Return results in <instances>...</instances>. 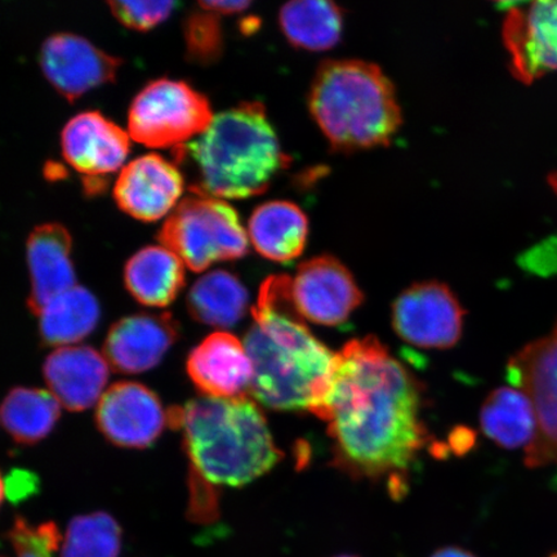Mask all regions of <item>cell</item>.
Returning <instances> with one entry per match:
<instances>
[{
	"label": "cell",
	"instance_id": "44dd1931",
	"mask_svg": "<svg viewBox=\"0 0 557 557\" xmlns=\"http://www.w3.org/2000/svg\"><path fill=\"white\" fill-rule=\"evenodd\" d=\"M124 284L137 302L166 308L185 287L184 262L163 246L145 247L125 263Z\"/></svg>",
	"mask_w": 557,
	"mask_h": 557
},
{
	"label": "cell",
	"instance_id": "7a4b0ae2",
	"mask_svg": "<svg viewBox=\"0 0 557 557\" xmlns=\"http://www.w3.org/2000/svg\"><path fill=\"white\" fill-rule=\"evenodd\" d=\"M252 317L243 343L253 368L249 395L269 409L317 416L330 392L338 354L306 325L292 295V277L269 276Z\"/></svg>",
	"mask_w": 557,
	"mask_h": 557
},
{
	"label": "cell",
	"instance_id": "4dcf8cb0",
	"mask_svg": "<svg viewBox=\"0 0 557 557\" xmlns=\"http://www.w3.org/2000/svg\"><path fill=\"white\" fill-rule=\"evenodd\" d=\"M207 9L218 12L219 15H234V13L247 10L250 5L249 2H221V0H214V2H200Z\"/></svg>",
	"mask_w": 557,
	"mask_h": 557
},
{
	"label": "cell",
	"instance_id": "d6a6232c",
	"mask_svg": "<svg viewBox=\"0 0 557 557\" xmlns=\"http://www.w3.org/2000/svg\"><path fill=\"white\" fill-rule=\"evenodd\" d=\"M4 493H5V485H4L2 475H0V505H2V503H3Z\"/></svg>",
	"mask_w": 557,
	"mask_h": 557
},
{
	"label": "cell",
	"instance_id": "603a6c76",
	"mask_svg": "<svg viewBox=\"0 0 557 557\" xmlns=\"http://www.w3.org/2000/svg\"><path fill=\"white\" fill-rule=\"evenodd\" d=\"M186 305L197 322L226 330L246 315L249 295L238 276L225 270H214L194 283Z\"/></svg>",
	"mask_w": 557,
	"mask_h": 557
},
{
	"label": "cell",
	"instance_id": "9a60e30c",
	"mask_svg": "<svg viewBox=\"0 0 557 557\" xmlns=\"http://www.w3.org/2000/svg\"><path fill=\"white\" fill-rule=\"evenodd\" d=\"M178 337L180 324L170 312L136 313L111 326L104 339V359L120 373L148 372L163 360Z\"/></svg>",
	"mask_w": 557,
	"mask_h": 557
},
{
	"label": "cell",
	"instance_id": "83f0119b",
	"mask_svg": "<svg viewBox=\"0 0 557 557\" xmlns=\"http://www.w3.org/2000/svg\"><path fill=\"white\" fill-rule=\"evenodd\" d=\"M198 7L186 18V50L190 60L198 64H208L218 60L222 52L221 15L200 2Z\"/></svg>",
	"mask_w": 557,
	"mask_h": 557
},
{
	"label": "cell",
	"instance_id": "ffe728a7",
	"mask_svg": "<svg viewBox=\"0 0 557 557\" xmlns=\"http://www.w3.org/2000/svg\"><path fill=\"white\" fill-rule=\"evenodd\" d=\"M308 234V218L292 201H268L257 207L249 219L250 242L257 252L271 261L296 260L304 252Z\"/></svg>",
	"mask_w": 557,
	"mask_h": 557
},
{
	"label": "cell",
	"instance_id": "d4e9b609",
	"mask_svg": "<svg viewBox=\"0 0 557 557\" xmlns=\"http://www.w3.org/2000/svg\"><path fill=\"white\" fill-rule=\"evenodd\" d=\"M278 20L292 45L318 52L330 50L339 40L344 12L326 0H296L282 7Z\"/></svg>",
	"mask_w": 557,
	"mask_h": 557
},
{
	"label": "cell",
	"instance_id": "3957f363",
	"mask_svg": "<svg viewBox=\"0 0 557 557\" xmlns=\"http://www.w3.org/2000/svg\"><path fill=\"white\" fill-rule=\"evenodd\" d=\"M173 151L174 159L194 173L190 191L222 200L267 191L288 165L260 102L222 111L203 134Z\"/></svg>",
	"mask_w": 557,
	"mask_h": 557
},
{
	"label": "cell",
	"instance_id": "cb8c5ba5",
	"mask_svg": "<svg viewBox=\"0 0 557 557\" xmlns=\"http://www.w3.org/2000/svg\"><path fill=\"white\" fill-rule=\"evenodd\" d=\"M41 344L48 347L78 344L99 325L97 298L85 287H76L52 299L39 313Z\"/></svg>",
	"mask_w": 557,
	"mask_h": 557
},
{
	"label": "cell",
	"instance_id": "9c48e42d",
	"mask_svg": "<svg viewBox=\"0 0 557 557\" xmlns=\"http://www.w3.org/2000/svg\"><path fill=\"white\" fill-rule=\"evenodd\" d=\"M465 310L448 285L413 284L395 299L393 326L407 344L447 350L462 337Z\"/></svg>",
	"mask_w": 557,
	"mask_h": 557
},
{
	"label": "cell",
	"instance_id": "4fadbf2b",
	"mask_svg": "<svg viewBox=\"0 0 557 557\" xmlns=\"http://www.w3.org/2000/svg\"><path fill=\"white\" fill-rule=\"evenodd\" d=\"M505 44L511 67L531 83L557 70V0H541L508 12Z\"/></svg>",
	"mask_w": 557,
	"mask_h": 557
},
{
	"label": "cell",
	"instance_id": "8992f818",
	"mask_svg": "<svg viewBox=\"0 0 557 557\" xmlns=\"http://www.w3.org/2000/svg\"><path fill=\"white\" fill-rule=\"evenodd\" d=\"M158 240L195 273L215 262L239 260L248 250L238 212L225 200L197 194L173 209Z\"/></svg>",
	"mask_w": 557,
	"mask_h": 557
},
{
	"label": "cell",
	"instance_id": "f546056e",
	"mask_svg": "<svg viewBox=\"0 0 557 557\" xmlns=\"http://www.w3.org/2000/svg\"><path fill=\"white\" fill-rule=\"evenodd\" d=\"M117 21L132 30L148 32L162 24L176 9V2H109Z\"/></svg>",
	"mask_w": 557,
	"mask_h": 557
},
{
	"label": "cell",
	"instance_id": "6da1fadb",
	"mask_svg": "<svg viewBox=\"0 0 557 557\" xmlns=\"http://www.w3.org/2000/svg\"><path fill=\"white\" fill-rule=\"evenodd\" d=\"M421 383L373 336L338 352L317 417L329 423L334 465L354 478H387L403 487L429 442Z\"/></svg>",
	"mask_w": 557,
	"mask_h": 557
},
{
	"label": "cell",
	"instance_id": "ba28073f",
	"mask_svg": "<svg viewBox=\"0 0 557 557\" xmlns=\"http://www.w3.org/2000/svg\"><path fill=\"white\" fill-rule=\"evenodd\" d=\"M507 380L531 400L537 417V435L524 450L529 469L557 465V322L545 337L515 352Z\"/></svg>",
	"mask_w": 557,
	"mask_h": 557
},
{
	"label": "cell",
	"instance_id": "f1b7e54d",
	"mask_svg": "<svg viewBox=\"0 0 557 557\" xmlns=\"http://www.w3.org/2000/svg\"><path fill=\"white\" fill-rule=\"evenodd\" d=\"M7 540L16 557H53L60 547L61 533L53 521L34 525L24 518H16Z\"/></svg>",
	"mask_w": 557,
	"mask_h": 557
},
{
	"label": "cell",
	"instance_id": "8fae6325",
	"mask_svg": "<svg viewBox=\"0 0 557 557\" xmlns=\"http://www.w3.org/2000/svg\"><path fill=\"white\" fill-rule=\"evenodd\" d=\"M292 295L305 320L329 326L345 323L364 299L350 271L331 256L301 263Z\"/></svg>",
	"mask_w": 557,
	"mask_h": 557
},
{
	"label": "cell",
	"instance_id": "5b68a950",
	"mask_svg": "<svg viewBox=\"0 0 557 557\" xmlns=\"http://www.w3.org/2000/svg\"><path fill=\"white\" fill-rule=\"evenodd\" d=\"M311 114L334 149L387 145L401 125L395 88L382 70L361 60H326L313 76Z\"/></svg>",
	"mask_w": 557,
	"mask_h": 557
},
{
	"label": "cell",
	"instance_id": "7402d4cb",
	"mask_svg": "<svg viewBox=\"0 0 557 557\" xmlns=\"http://www.w3.org/2000/svg\"><path fill=\"white\" fill-rule=\"evenodd\" d=\"M480 426L504 449H527L537 435V417L521 389L504 386L486 396L480 409Z\"/></svg>",
	"mask_w": 557,
	"mask_h": 557
},
{
	"label": "cell",
	"instance_id": "2e32d148",
	"mask_svg": "<svg viewBox=\"0 0 557 557\" xmlns=\"http://www.w3.org/2000/svg\"><path fill=\"white\" fill-rule=\"evenodd\" d=\"M62 154L75 171L95 181L120 171L129 156V135L99 111L75 115L61 135Z\"/></svg>",
	"mask_w": 557,
	"mask_h": 557
},
{
	"label": "cell",
	"instance_id": "30bf717a",
	"mask_svg": "<svg viewBox=\"0 0 557 557\" xmlns=\"http://www.w3.org/2000/svg\"><path fill=\"white\" fill-rule=\"evenodd\" d=\"M95 420L111 444L128 449L151 447L169 424L159 396L137 382L110 386L101 396Z\"/></svg>",
	"mask_w": 557,
	"mask_h": 557
},
{
	"label": "cell",
	"instance_id": "7c38bea8",
	"mask_svg": "<svg viewBox=\"0 0 557 557\" xmlns=\"http://www.w3.org/2000/svg\"><path fill=\"white\" fill-rule=\"evenodd\" d=\"M121 65V59L72 33H55L41 46V70L69 101L113 82Z\"/></svg>",
	"mask_w": 557,
	"mask_h": 557
},
{
	"label": "cell",
	"instance_id": "e0dca14e",
	"mask_svg": "<svg viewBox=\"0 0 557 557\" xmlns=\"http://www.w3.org/2000/svg\"><path fill=\"white\" fill-rule=\"evenodd\" d=\"M186 371L198 392L209 398L247 396L253 379L246 347L227 332L209 334L194 347L187 357Z\"/></svg>",
	"mask_w": 557,
	"mask_h": 557
},
{
	"label": "cell",
	"instance_id": "d6986e66",
	"mask_svg": "<svg viewBox=\"0 0 557 557\" xmlns=\"http://www.w3.org/2000/svg\"><path fill=\"white\" fill-rule=\"evenodd\" d=\"M44 375L48 388L70 412H83L101 399L109 364L90 346H67L48 355Z\"/></svg>",
	"mask_w": 557,
	"mask_h": 557
},
{
	"label": "cell",
	"instance_id": "484cf974",
	"mask_svg": "<svg viewBox=\"0 0 557 557\" xmlns=\"http://www.w3.org/2000/svg\"><path fill=\"white\" fill-rule=\"evenodd\" d=\"M61 417L60 403L39 388L15 387L0 407V421L17 444L34 445L50 435Z\"/></svg>",
	"mask_w": 557,
	"mask_h": 557
},
{
	"label": "cell",
	"instance_id": "4316f807",
	"mask_svg": "<svg viewBox=\"0 0 557 557\" xmlns=\"http://www.w3.org/2000/svg\"><path fill=\"white\" fill-rule=\"evenodd\" d=\"M122 528L107 512L81 515L69 522L61 557H120Z\"/></svg>",
	"mask_w": 557,
	"mask_h": 557
},
{
	"label": "cell",
	"instance_id": "1f68e13d",
	"mask_svg": "<svg viewBox=\"0 0 557 557\" xmlns=\"http://www.w3.org/2000/svg\"><path fill=\"white\" fill-rule=\"evenodd\" d=\"M430 557H476L475 555L468 552V549L459 548V547H444L437 549L436 553L431 555Z\"/></svg>",
	"mask_w": 557,
	"mask_h": 557
},
{
	"label": "cell",
	"instance_id": "52a82bcc",
	"mask_svg": "<svg viewBox=\"0 0 557 557\" xmlns=\"http://www.w3.org/2000/svg\"><path fill=\"white\" fill-rule=\"evenodd\" d=\"M211 102L183 81L160 78L132 101L129 136L148 148H178L199 137L213 121Z\"/></svg>",
	"mask_w": 557,
	"mask_h": 557
},
{
	"label": "cell",
	"instance_id": "ac0fdd59",
	"mask_svg": "<svg viewBox=\"0 0 557 557\" xmlns=\"http://www.w3.org/2000/svg\"><path fill=\"white\" fill-rule=\"evenodd\" d=\"M72 252L73 239L65 226L52 222L33 230L26 244L32 282L27 306L35 315L53 298L76 287Z\"/></svg>",
	"mask_w": 557,
	"mask_h": 557
},
{
	"label": "cell",
	"instance_id": "5bb4252c",
	"mask_svg": "<svg viewBox=\"0 0 557 557\" xmlns=\"http://www.w3.org/2000/svg\"><path fill=\"white\" fill-rule=\"evenodd\" d=\"M184 187V176L176 164L158 154H146L124 166L115 183L114 198L131 218L152 222L172 213Z\"/></svg>",
	"mask_w": 557,
	"mask_h": 557
},
{
	"label": "cell",
	"instance_id": "277c9868",
	"mask_svg": "<svg viewBox=\"0 0 557 557\" xmlns=\"http://www.w3.org/2000/svg\"><path fill=\"white\" fill-rule=\"evenodd\" d=\"M172 429L184 430V445L197 475L213 485L243 486L282 461L261 409L248 396H201L166 412Z\"/></svg>",
	"mask_w": 557,
	"mask_h": 557
},
{
	"label": "cell",
	"instance_id": "836d02e7",
	"mask_svg": "<svg viewBox=\"0 0 557 557\" xmlns=\"http://www.w3.org/2000/svg\"><path fill=\"white\" fill-rule=\"evenodd\" d=\"M337 557H357V556L343 555V556H337Z\"/></svg>",
	"mask_w": 557,
	"mask_h": 557
}]
</instances>
